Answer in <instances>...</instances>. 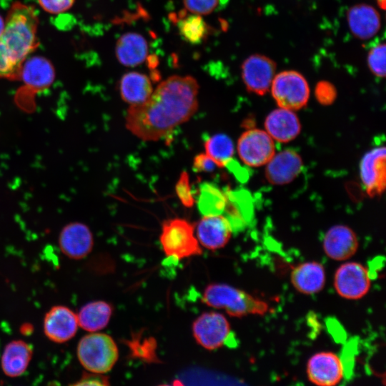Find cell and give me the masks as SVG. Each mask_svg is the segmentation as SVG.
I'll return each mask as SVG.
<instances>
[{
  "label": "cell",
  "mask_w": 386,
  "mask_h": 386,
  "mask_svg": "<svg viewBox=\"0 0 386 386\" xmlns=\"http://www.w3.org/2000/svg\"><path fill=\"white\" fill-rule=\"evenodd\" d=\"M199 85L190 76H172L143 103L130 105L126 127L144 141H157L187 122L198 109Z\"/></svg>",
  "instance_id": "cell-1"
},
{
  "label": "cell",
  "mask_w": 386,
  "mask_h": 386,
  "mask_svg": "<svg viewBox=\"0 0 386 386\" xmlns=\"http://www.w3.org/2000/svg\"><path fill=\"white\" fill-rule=\"evenodd\" d=\"M38 24L39 19L33 6L21 2L11 5L0 39L21 64L39 45Z\"/></svg>",
  "instance_id": "cell-2"
},
{
  "label": "cell",
  "mask_w": 386,
  "mask_h": 386,
  "mask_svg": "<svg viewBox=\"0 0 386 386\" xmlns=\"http://www.w3.org/2000/svg\"><path fill=\"white\" fill-rule=\"evenodd\" d=\"M202 302L209 307L224 310L227 315L235 317L263 315L269 310L266 301L224 283L208 284L203 292Z\"/></svg>",
  "instance_id": "cell-3"
},
{
  "label": "cell",
  "mask_w": 386,
  "mask_h": 386,
  "mask_svg": "<svg viewBox=\"0 0 386 386\" xmlns=\"http://www.w3.org/2000/svg\"><path fill=\"white\" fill-rule=\"evenodd\" d=\"M76 355L80 364L86 371L105 374L117 362L119 350L112 337L94 332L80 339Z\"/></svg>",
  "instance_id": "cell-4"
},
{
  "label": "cell",
  "mask_w": 386,
  "mask_h": 386,
  "mask_svg": "<svg viewBox=\"0 0 386 386\" xmlns=\"http://www.w3.org/2000/svg\"><path fill=\"white\" fill-rule=\"evenodd\" d=\"M195 227L182 218H172L162 223L159 242L167 257L181 260L201 255L202 246L195 234Z\"/></svg>",
  "instance_id": "cell-5"
},
{
  "label": "cell",
  "mask_w": 386,
  "mask_h": 386,
  "mask_svg": "<svg viewBox=\"0 0 386 386\" xmlns=\"http://www.w3.org/2000/svg\"><path fill=\"white\" fill-rule=\"evenodd\" d=\"M271 90L279 107L297 110L308 102L310 87L305 78L295 71H284L274 76Z\"/></svg>",
  "instance_id": "cell-6"
},
{
  "label": "cell",
  "mask_w": 386,
  "mask_h": 386,
  "mask_svg": "<svg viewBox=\"0 0 386 386\" xmlns=\"http://www.w3.org/2000/svg\"><path fill=\"white\" fill-rule=\"evenodd\" d=\"M192 330L197 344L208 350L224 345L232 334L227 317L214 311L204 312L197 317L192 323Z\"/></svg>",
  "instance_id": "cell-7"
},
{
  "label": "cell",
  "mask_w": 386,
  "mask_h": 386,
  "mask_svg": "<svg viewBox=\"0 0 386 386\" xmlns=\"http://www.w3.org/2000/svg\"><path fill=\"white\" fill-rule=\"evenodd\" d=\"M371 286L368 269L355 262L341 264L334 276V287L337 293L347 300H359L367 294Z\"/></svg>",
  "instance_id": "cell-8"
},
{
  "label": "cell",
  "mask_w": 386,
  "mask_h": 386,
  "mask_svg": "<svg viewBox=\"0 0 386 386\" xmlns=\"http://www.w3.org/2000/svg\"><path fill=\"white\" fill-rule=\"evenodd\" d=\"M240 159L249 167L266 164L275 153L273 139L265 130L252 129L244 132L237 146Z\"/></svg>",
  "instance_id": "cell-9"
},
{
  "label": "cell",
  "mask_w": 386,
  "mask_h": 386,
  "mask_svg": "<svg viewBox=\"0 0 386 386\" xmlns=\"http://www.w3.org/2000/svg\"><path fill=\"white\" fill-rule=\"evenodd\" d=\"M308 380L319 386H334L344 377V366L341 358L329 351L314 354L308 360L306 367Z\"/></svg>",
  "instance_id": "cell-10"
},
{
  "label": "cell",
  "mask_w": 386,
  "mask_h": 386,
  "mask_svg": "<svg viewBox=\"0 0 386 386\" xmlns=\"http://www.w3.org/2000/svg\"><path fill=\"white\" fill-rule=\"evenodd\" d=\"M79 327L77 315L66 306L51 307L44 318V333L56 343L69 341L75 336Z\"/></svg>",
  "instance_id": "cell-11"
},
{
  "label": "cell",
  "mask_w": 386,
  "mask_h": 386,
  "mask_svg": "<svg viewBox=\"0 0 386 386\" xmlns=\"http://www.w3.org/2000/svg\"><path fill=\"white\" fill-rule=\"evenodd\" d=\"M275 66L274 62L265 56H249L242 66V79L247 89L259 95L266 93L274 76Z\"/></svg>",
  "instance_id": "cell-12"
},
{
  "label": "cell",
  "mask_w": 386,
  "mask_h": 386,
  "mask_svg": "<svg viewBox=\"0 0 386 386\" xmlns=\"http://www.w3.org/2000/svg\"><path fill=\"white\" fill-rule=\"evenodd\" d=\"M194 229L200 245L212 251L224 247L233 232L229 222L222 214L203 216Z\"/></svg>",
  "instance_id": "cell-13"
},
{
  "label": "cell",
  "mask_w": 386,
  "mask_h": 386,
  "mask_svg": "<svg viewBox=\"0 0 386 386\" xmlns=\"http://www.w3.org/2000/svg\"><path fill=\"white\" fill-rule=\"evenodd\" d=\"M61 252L72 259H81L92 250L93 234L89 228L80 222H73L64 227L59 237Z\"/></svg>",
  "instance_id": "cell-14"
},
{
  "label": "cell",
  "mask_w": 386,
  "mask_h": 386,
  "mask_svg": "<svg viewBox=\"0 0 386 386\" xmlns=\"http://www.w3.org/2000/svg\"><path fill=\"white\" fill-rule=\"evenodd\" d=\"M385 147H377L367 152L360 164V175L367 192L377 194L385 186Z\"/></svg>",
  "instance_id": "cell-15"
},
{
  "label": "cell",
  "mask_w": 386,
  "mask_h": 386,
  "mask_svg": "<svg viewBox=\"0 0 386 386\" xmlns=\"http://www.w3.org/2000/svg\"><path fill=\"white\" fill-rule=\"evenodd\" d=\"M323 249L326 255L335 261L351 258L358 248V239L354 231L345 225L330 227L323 238Z\"/></svg>",
  "instance_id": "cell-16"
},
{
  "label": "cell",
  "mask_w": 386,
  "mask_h": 386,
  "mask_svg": "<svg viewBox=\"0 0 386 386\" xmlns=\"http://www.w3.org/2000/svg\"><path fill=\"white\" fill-rule=\"evenodd\" d=\"M302 166V160L298 153L292 149H285L274 153L266 164V177L273 184H285L300 173Z\"/></svg>",
  "instance_id": "cell-17"
},
{
  "label": "cell",
  "mask_w": 386,
  "mask_h": 386,
  "mask_svg": "<svg viewBox=\"0 0 386 386\" xmlns=\"http://www.w3.org/2000/svg\"><path fill=\"white\" fill-rule=\"evenodd\" d=\"M265 131L279 142L293 140L301 130L300 122L293 110L279 107L272 111L266 117Z\"/></svg>",
  "instance_id": "cell-18"
},
{
  "label": "cell",
  "mask_w": 386,
  "mask_h": 386,
  "mask_svg": "<svg viewBox=\"0 0 386 386\" xmlns=\"http://www.w3.org/2000/svg\"><path fill=\"white\" fill-rule=\"evenodd\" d=\"M290 281L299 292L310 295L320 292L325 284L324 265L315 261L301 263L292 270Z\"/></svg>",
  "instance_id": "cell-19"
},
{
  "label": "cell",
  "mask_w": 386,
  "mask_h": 386,
  "mask_svg": "<svg viewBox=\"0 0 386 386\" xmlns=\"http://www.w3.org/2000/svg\"><path fill=\"white\" fill-rule=\"evenodd\" d=\"M54 78L53 64L45 57L34 56L26 58L21 64L19 79L32 89L40 91L48 88Z\"/></svg>",
  "instance_id": "cell-20"
},
{
  "label": "cell",
  "mask_w": 386,
  "mask_h": 386,
  "mask_svg": "<svg viewBox=\"0 0 386 386\" xmlns=\"http://www.w3.org/2000/svg\"><path fill=\"white\" fill-rule=\"evenodd\" d=\"M32 355L33 349L29 343L21 340L9 342L5 346L1 357L3 372L10 377L22 375L29 367Z\"/></svg>",
  "instance_id": "cell-21"
},
{
  "label": "cell",
  "mask_w": 386,
  "mask_h": 386,
  "mask_svg": "<svg viewBox=\"0 0 386 386\" xmlns=\"http://www.w3.org/2000/svg\"><path fill=\"white\" fill-rule=\"evenodd\" d=\"M347 22L351 32L361 39L374 36L380 28V17L372 6L360 4L347 12Z\"/></svg>",
  "instance_id": "cell-22"
},
{
  "label": "cell",
  "mask_w": 386,
  "mask_h": 386,
  "mask_svg": "<svg viewBox=\"0 0 386 386\" xmlns=\"http://www.w3.org/2000/svg\"><path fill=\"white\" fill-rule=\"evenodd\" d=\"M116 54L122 64L127 66H137L142 64L147 56V40L138 33H126L117 42Z\"/></svg>",
  "instance_id": "cell-23"
},
{
  "label": "cell",
  "mask_w": 386,
  "mask_h": 386,
  "mask_svg": "<svg viewBox=\"0 0 386 386\" xmlns=\"http://www.w3.org/2000/svg\"><path fill=\"white\" fill-rule=\"evenodd\" d=\"M112 313L109 303L103 300L89 302L76 314L79 327L89 332H98L107 326Z\"/></svg>",
  "instance_id": "cell-24"
},
{
  "label": "cell",
  "mask_w": 386,
  "mask_h": 386,
  "mask_svg": "<svg viewBox=\"0 0 386 386\" xmlns=\"http://www.w3.org/2000/svg\"><path fill=\"white\" fill-rule=\"evenodd\" d=\"M119 91L125 102L136 105L144 102L150 96L153 89L152 82L147 75L131 71L122 77Z\"/></svg>",
  "instance_id": "cell-25"
},
{
  "label": "cell",
  "mask_w": 386,
  "mask_h": 386,
  "mask_svg": "<svg viewBox=\"0 0 386 386\" xmlns=\"http://www.w3.org/2000/svg\"><path fill=\"white\" fill-rule=\"evenodd\" d=\"M227 196L214 184L204 182L199 185L197 207L203 216L222 214L225 209Z\"/></svg>",
  "instance_id": "cell-26"
},
{
  "label": "cell",
  "mask_w": 386,
  "mask_h": 386,
  "mask_svg": "<svg viewBox=\"0 0 386 386\" xmlns=\"http://www.w3.org/2000/svg\"><path fill=\"white\" fill-rule=\"evenodd\" d=\"M227 204L224 212L232 230L242 227L249 217L250 208L248 194L243 191L225 192Z\"/></svg>",
  "instance_id": "cell-27"
},
{
  "label": "cell",
  "mask_w": 386,
  "mask_h": 386,
  "mask_svg": "<svg viewBox=\"0 0 386 386\" xmlns=\"http://www.w3.org/2000/svg\"><path fill=\"white\" fill-rule=\"evenodd\" d=\"M180 36L187 42L198 44L207 36L209 27L199 14L185 13L176 19Z\"/></svg>",
  "instance_id": "cell-28"
},
{
  "label": "cell",
  "mask_w": 386,
  "mask_h": 386,
  "mask_svg": "<svg viewBox=\"0 0 386 386\" xmlns=\"http://www.w3.org/2000/svg\"><path fill=\"white\" fill-rule=\"evenodd\" d=\"M206 154L218 167H224L232 159L234 148L232 140L226 134H217L204 142Z\"/></svg>",
  "instance_id": "cell-29"
},
{
  "label": "cell",
  "mask_w": 386,
  "mask_h": 386,
  "mask_svg": "<svg viewBox=\"0 0 386 386\" xmlns=\"http://www.w3.org/2000/svg\"><path fill=\"white\" fill-rule=\"evenodd\" d=\"M21 64L0 39V78L19 79Z\"/></svg>",
  "instance_id": "cell-30"
},
{
  "label": "cell",
  "mask_w": 386,
  "mask_h": 386,
  "mask_svg": "<svg viewBox=\"0 0 386 386\" xmlns=\"http://www.w3.org/2000/svg\"><path fill=\"white\" fill-rule=\"evenodd\" d=\"M385 44H379L369 52L368 66L371 71L378 77L385 76Z\"/></svg>",
  "instance_id": "cell-31"
},
{
  "label": "cell",
  "mask_w": 386,
  "mask_h": 386,
  "mask_svg": "<svg viewBox=\"0 0 386 386\" xmlns=\"http://www.w3.org/2000/svg\"><path fill=\"white\" fill-rule=\"evenodd\" d=\"M176 194L181 203L186 207H192L194 204V198L192 194L189 174L183 171L175 185Z\"/></svg>",
  "instance_id": "cell-32"
},
{
  "label": "cell",
  "mask_w": 386,
  "mask_h": 386,
  "mask_svg": "<svg viewBox=\"0 0 386 386\" xmlns=\"http://www.w3.org/2000/svg\"><path fill=\"white\" fill-rule=\"evenodd\" d=\"M219 0H183L185 9L199 15L212 13L217 6Z\"/></svg>",
  "instance_id": "cell-33"
},
{
  "label": "cell",
  "mask_w": 386,
  "mask_h": 386,
  "mask_svg": "<svg viewBox=\"0 0 386 386\" xmlns=\"http://www.w3.org/2000/svg\"><path fill=\"white\" fill-rule=\"evenodd\" d=\"M41 7L53 14H60L69 9L74 0H38Z\"/></svg>",
  "instance_id": "cell-34"
},
{
  "label": "cell",
  "mask_w": 386,
  "mask_h": 386,
  "mask_svg": "<svg viewBox=\"0 0 386 386\" xmlns=\"http://www.w3.org/2000/svg\"><path fill=\"white\" fill-rule=\"evenodd\" d=\"M155 343V340H152V338L146 339L142 343L135 340L132 342L131 348L134 352V355H137L138 357H140L142 351L144 350L143 359L151 360L152 357H156L154 351Z\"/></svg>",
  "instance_id": "cell-35"
},
{
  "label": "cell",
  "mask_w": 386,
  "mask_h": 386,
  "mask_svg": "<svg viewBox=\"0 0 386 386\" xmlns=\"http://www.w3.org/2000/svg\"><path fill=\"white\" fill-rule=\"evenodd\" d=\"M72 385L105 386L109 385V382L108 377L104 374L86 371L82 374L78 381Z\"/></svg>",
  "instance_id": "cell-36"
},
{
  "label": "cell",
  "mask_w": 386,
  "mask_h": 386,
  "mask_svg": "<svg viewBox=\"0 0 386 386\" xmlns=\"http://www.w3.org/2000/svg\"><path fill=\"white\" fill-rule=\"evenodd\" d=\"M217 167V164L206 153H200L194 158L192 169L195 172H210Z\"/></svg>",
  "instance_id": "cell-37"
},
{
  "label": "cell",
  "mask_w": 386,
  "mask_h": 386,
  "mask_svg": "<svg viewBox=\"0 0 386 386\" xmlns=\"http://www.w3.org/2000/svg\"><path fill=\"white\" fill-rule=\"evenodd\" d=\"M315 94L320 102L328 104L335 99L336 94L335 89L330 82L325 81H320L317 84Z\"/></svg>",
  "instance_id": "cell-38"
},
{
  "label": "cell",
  "mask_w": 386,
  "mask_h": 386,
  "mask_svg": "<svg viewBox=\"0 0 386 386\" xmlns=\"http://www.w3.org/2000/svg\"><path fill=\"white\" fill-rule=\"evenodd\" d=\"M4 28V19L0 15V37L3 33Z\"/></svg>",
  "instance_id": "cell-39"
},
{
  "label": "cell",
  "mask_w": 386,
  "mask_h": 386,
  "mask_svg": "<svg viewBox=\"0 0 386 386\" xmlns=\"http://www.w3.org/2000/svg\"><path fill=\"white\" fill-rule=\"evenodd\" d=\"M377 1L381 9H384L385 8V0H377Z\"/></svg>",
  "instance_id": "cell-40"
}]
</instances>
